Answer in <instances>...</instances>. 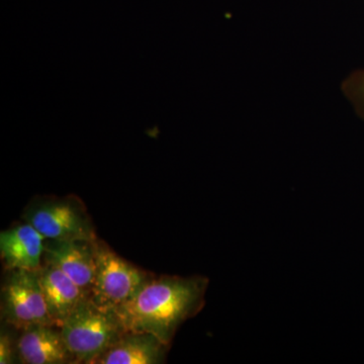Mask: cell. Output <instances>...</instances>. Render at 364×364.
Listing matches in <instances>:
<instances>
[{
    "instance_id": "6da1fadb",
    "label": "cell",
    "mask_w": 364,
    "mask_h": 364,
    "mask_svg": "<svg viewBox=\"0 0 364 364\" xmlns=\"http://www.w3.org/2000/svg\"><path fill=\"white\" fill-rule=\"evenodd\" d=\"M208 284L202 277L149 279L114 311L124 332L147 333L167 346L182 323L203 308Z\"/></svg>"
},
{
    "instance_id": "7a4b0ae2",
    "label": "cell",
    "mask_w": 364,
    "mask_h": 364,
    "mask_svg": "<svg viewBox=\"0 0 364 364\" xmlns=\"http://www.w3.org/2000/svg\"><path fill=\"white\" fill-rule=\"evenodd\" d=\"M62 336L76 363H95L124 332L117 314L90 299L62 323Z\"/></svg>"
},
{
    "instance_id": "3957f363",
    "label": "cell",
    "mask_w": 364,
    "mask_h": 364,
    "mask_svg": "<svg viewBox=\"0 0 364 364\" xmlns=\"http://www.w3.org/2000/svg\"><path fill=\"white\" fill-rule=\"evenodd\" d=\"M93 246L97 272L91 299L98 306L116 310L133 298L149 277L97 238Z\"/></svg>"
},
{
    "instance_id": "277c9868",
    "label": "cell",
    "mask_w": 364,
    "mask_h": 364,
    "mask_svg": "<svg viewBox=\"0 0 364 364\" xmlns=\"http://www.w3.org/2000/svg\"><path fill=\"white\" fill-rule=\"evenodd\" d=\"M2 315L16 329L55 326L48 312L37 270H11L2 287Z\"/></svg>"
},
{
    "instance_id": "5b68a950",
    "label": "cell",
    "mask_w": 364,
    "mask_h": 364,
    "mask_svg": "<svg viewBox=\"0 0 364 364\" xmlns=\"http://www.w3.org/2000/svg\"><path fill=\"white\" fill-rule=\"evenodd\" d=\"M46 240L95 241L97 239L85 208L73 200H50L31 208L26 215Z\"/></svg>"
},
{
    "instance_id": "8992f818",
    "label": "cell",
    "mask_w": 364,
    "mask_h": 364,
    "mask_svg": "<svg viewBox=\"0 0 364 364\" xmlns=\"http://www.w3.org/2000/svg\"><path fill=\"white\" fill-rule=\"evenodd\" d=\"M43 260L62 270L91 298L97 272L93 241L46 240Z\"/></svg>"
},
{
    "instance_id": "52a82bcc",
    "label": "cell",
    "mask_w": 364,
    "mask_h": 364,
    "mask_svg": "<svg viewBox=\"0 0 364 364\" xmlns=\"http://www.w3.org/2000/svg\"><path fill=\"white\" fill-rule=\"evenodd\" d=\"M37 275L48 312L56 327H61L62 323L74 311L91 299L90 294L83 291L62 270L53 265L44 263L37 270Z\"/></svg>"
},
{
    "instance_id": "ba28073f",
    "label": "cell",
    "mask_w": 364,
    "mask_h": 364,
    "mask_svg": "<svg viewBox=\"0 0 364 364\" xmlns=\"http://www.w3.org/2000/svg\"><path fill=\"white\" fill-rule=\"evenodd\" d=\"M56 326L36 325L23 330L16 344V355L25 364H62L74 360L61 330Z\"/></svg>"
},
{
    "instance_id": "9c48e42d",
    "label": "cell",
    "mask_w": 364,
    "mask_h": 364,
    "mask_svg": "<svg viewBox=\"0 0 364 364\" xmlns=\"http://www.w3.org/2000/svg\"><path fill=\"white\" fill-rule=\"evenodd\" d=\"M46 239L30 224L0 233V254L9 270L36 272L42 267Z\"/></svg>"
},
{
    "instance_id": "30bf717a",
    "label": "cell",
    "mask_w": 364,
    "mask_h": 364,
    "mask_svg": "<svg viewBox=\"0 0 364 364\" xmlns=\"http://www.w3.org/2000/svg\"><path fill=\"white\" fill-rule=\"evenodd\" d=\"M166 345L147 333H126L95 361L98 364H158Z\"/></svg>"
},
{
    "instance_id": "8fae6325",
    "label": "cell",
    "mask_w": 364,
    "mask_h": 364,
    "mask_svg": "<svg viewBox=\"0 0 364 364\" xmlns=\"http://www.w3.org/2000/svg\"><path fill=\"white\" fill-rule=\"evenodd\" d=\"M343 92L354 109L364 117V70L352 73L344 81Z\"/></svg>"
},
{
    "instance_id": "7c38bea8",
    "label": "cell",
    "mask_w": 364,
    "mask_h": 364,
    "mask_svg": "<svg viewBox=\"0 0 364 364\" xmlns=\"http://www.w3.org/2000/svg\"><path fill=\"white\" fill-rule=\"evenodd\" d=\"M14 353L13 341H11L9 334L1 333V337H0V363H13Z\"/></svg>"
}]
</instances>
